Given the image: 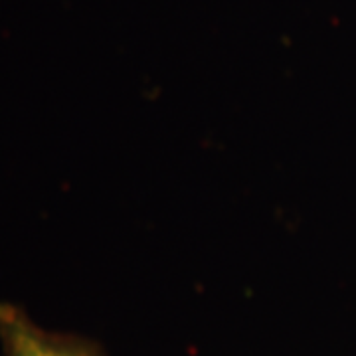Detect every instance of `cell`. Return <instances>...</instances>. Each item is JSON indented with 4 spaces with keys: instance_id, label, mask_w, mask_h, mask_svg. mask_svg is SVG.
I'll list each match as a JSON object with an SVG mask.
<instances>
[{
    "instance_id": "cell-1",
    "label": "cell",
    "mask_w": 356,
    "mask_h": 356,
    "mask_svg": "<svg viewBox=\"0 0 356 356\" xmlns=\"http://www.w3.org/2000/svg\"><path fill=\"white\" fill-rule=\"evenodd\" d=\"M0 343L4 356H103L97 344L46 331L10 303H0Z\"/></svg>"
}]
</instances>
